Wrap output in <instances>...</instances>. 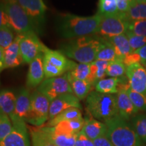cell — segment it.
<instances>
[{
  "mask_svg": "<svg viewBox=\"0 0 146 146\" xmlns=\"http://www.w3.org/2000/svg\"><path fill=\"white\" fill-rule=\"evenodd\" d=\"M102 16L98 13L92 16H79L72 14H63L56 20L58 33L68 39L94 35L97 34Z\"/></svg>",
  "mask_w": 146,
  "mask_h": 146,
  "instance_id": "6da1fadb",
  "label": "cell"
},
{
  "mask_svg": "<svg viewBox=\"0 0 146 146\" xmlns=\"http://www.w3.org/2000/svg\"><path fill=\"white\" fill-rule=\"evenodd\" d=\"M103 44L104 38L102 36H82L71 39L63 44L60 51L67 58L78 63L91 64L96 60L97 54Z\"/></svg>",
  "mask_w": 146,
  "mask_h": 146,
  "instance_id": "7a4b0ae2",
  "label": "cell"
},
{
  "mask_svg": "<svg viewBox=\"0 0 146 146\" xmlns=\"http://www.w3.org/2000/svg\"><path fill=\"white\" fill-rule=\"evenodd\" d=\"M104 123L107 126L106 135L114 146H141L142 141L131 124L119 115Z\"/></svg>",
  "mask_w": 146,
  "mask_h": 146,
  "instance_id": "3957f363",
  "label": "cell"
},
{
  "mask_svg": "<svg viewBox=\"0 0 146 146\" xmlns=\"http://www.w3.org/2000/svg\"><path fill=\"white\" fill-rule=\"evenodd\" d=\"M86 107L93 118L104 122L118 115L116 96L112 94L91 91L86 98Z\"/></svg>",
  "mask_w": 146,
  "mask_h": 146,
  "instance_id": "277c9868",
  "label": "cell"
},
{
  "mask_svg": "<svg viewBox=\"0 0 146 146\" xmlns=\"http://www.w3.org/2000/svg\"><path fill=\"white\" fill-rule=\"evenodd\" d=\"M10 28L16 35L36 34L31 22L17 0H3Z\"/></svg>",
  "mask_w": 146,
  "mask_h": 146,
  "instance_id": "5b68a950",
  "label": "cell"
},
{
  "mask_svg": "<svg viewBox=\"0 0 146 146\" xmlns=\"http://www.w3.org/2000/svg\"><path fill=\"white\" fill-rule=\"evenodd\" d=\"M50 101L37 90L31 94V106L26 122L36 127H41L48 121Z\"/></svg>",
  "mask_w": 146,
  "mask_h": 146,
  "instance_id": "8992f818",
  "label": "cell"
},
{
  "mask_svg": "<svg viewBox=\"0 0 146 146\" xmlns=\"http://www.w3.org/2000/svg\"><path fill=\"white\" fill-rule=\"evenodd\" d=\"M31 22L36 35L44 33L46 24L47 6L43 0H17Z\"/></svg>",
  "mask_w": 146,
  "mask_h": 146,
  "instance_id": "52a82bcc",
  "label": "cell"
},
{
  "mask_svg": "<svg viewBox=\"0 0 146 146\" xmlns=\"http://www.w3.org/2000/svg\"><path fill=\"white\" fill-rule=\"evenodd\" d=\"M129 21L126 20L123 13L104 16L100 23L97 34L102 37L110 38L125 34L128 30Z\"/></svg>",
  "mask_w": 146,
  "mask_h": 146,
  "instance_id": "ba28073f",
  "label": "cell"
},
{
  "mask_svg": "<svg viewBox=\"0 0 146 146\" xmlns=\"http://www.w3.org/2000/svg\"><path fill=\"white\" fill-rule=\"evenodd\" d=\"M36 90L47 97L50 102L62 94L72 93L66 74L58 77L45 78Z\"/></svg>",
  "mask_w": 146,
  "mask_h": 146,
  "instance_id": "9c48e42d",
  "label": "cell"
},
{
  "mask_svg": "<svg viewBox=\"0 0 146 146\" xmlns=\"http://www.w3.org/2000/svg\"><path fill=\"white\" fill-rule=\"evenodd\" d=\"M19 46L23 63L30 64L43 53L45 45L40 41L37 35L29 34L20 35Z\"/></svg>",
  "mask_w": 146,
  "mask_h": 146,
  "instance_id": "30bf717a",
  "label": "cell"
},
{
  "mask_svg": "<svg viewBox=\"0 0 146 146\" xmlns=\"http://www.w3.org/2000/svg\"><path fill=\"white\" fill-rule=\"evenodd\" d=\"M129 86L127 77L126 79L123 78V76L121 77L118 86V91L116 95L118 115L127 121L132 119L139 112L127 94V88Z\"/></svg>",
  "mask_w": 146,
  "mask_h": 146,
  "instance_id": "8fae6325",
  "label": "cell"
},
{
  "mask_svg": "<svg viewBox=\"0 0 146 146\" xmlns=\"http://www.w3.org/2000/svg\"><path fill=\"white\" fill-rule=\"evenodd\" d=\"M12 125V131L0 141V146H31L26 122L19 120Z\"/></svg>",
  "mask_w": 146,
  "mask_h": 146,
  "instance_id": "7c38bea8",
  "label": "cell"
},
{
  "mask_svg": "<svg viewBox=\"0 0 146 146\" xmlns=\"http://www.w3.org/2000/svg\"><path fill=\"white\" fill-rule=\"evenodd\" d=\"M126 76L129 86L133 91L146 96V71L141 64L127 66Z\"/></svg>",
  "mask_w": 146,
  "mask_h": 146,
  "instance_id": "4fadbf2b",
  "label": "cell"
},
{
  "mask_svg": "<svg viewBox=\"0 0 146 146\" xmlns=\"http://www.w3.org/2000/svg\"><path fill=\"white\" fill-rule=\"evenodd\" d=\"M70 108H77L81 110L82 108L80 100L74 94L67 93L57 97L50 102L49 120L52 119L60 113Z\"/></svg>",
  "mask_w": 146,
  "mask_h": 146,
  "instance_id": "5bb4252c",
  "label": "cell"
},
{
  "mask_svg": "<svg viewBox=\"0 0 146 146\" xmlns=\"http://www.w3.org/2000/svg\"><path fill=\"white\" fill-rule=\"evenodd\" d=\"M43 58V54L42 53L29 64L26 82L29 88L38 87L45 80Z\"/></svg>",
  "mask_w": 146,
  "mask_h": 146,
  "instance_id": "9a60e30c",
  "label": "cell"
},
{
  "mask_svg": "<svg viewBox=\"0 0 146 146\" xmlns=\"http://www.w3.org/2000/svg\"><path fill=\"white\" fill-rule=\"evenodd\" d=\"M43 54V60L63 70L65 73L69 72L76 64L74 61L68 59L60 50H52L47 46L45 47Z\"/></svg>",
  "mask_w": 146,
  "mask_h": 146,
  "instance_id": "2e32d148",
  "label": "cell"
},
{
  "mask_svg": "<svg viewBox=\"0 0 146 146\" xmlns=\"http://www.w3.org/2000/svg\"><path fill=\"white\" fill-rule=\"evenodd\" d=\"M31 99V95L28 89L22 88L19 91L16 96L14 119L12 121V123L19 120L26 122L30 109Z\"/></svg>",
  "mask_w": 146,
  "mask_h": 146,
  "instance_id": "e0dca14e",
  "label": "cell"
},
{
  "mask_svg": "<svg viewBox=\"0 0 146 146\" xmlns=\"http://www.w3.org/2000/svg\"><path fill=\"white\" fill-rule=\"evenodd\" d=\"M19 41L20 35H18L12 44L5 49L3 70L15 68L23 63V60L20 50Z\"/></svg>",
  "mask_w": 146,
  "mask_h": 146,
  "instance_id": "ac0fdd59",
  "label": "cell"
},
{
  "mask_svg": "<svg viewBox=\"0 0 146 146\" xmlns=\"http://www.w3.org/2000/svg\"><path fill=\"white\" fill-rule=\"evenodd\" d=\"M51 141L57 146H75L77 134L64 133L55 131L54 127H39Z\"/></svg>",
  "mask_w": 146,
  "mask_h": 146,
  "instance_id": "d6986e66",
  "label": "cell"
},
{
  "mask_svg": "<svg viewBox=\"0 0 146 146\" xmlns=\"http://www.w3.org/2000/svg\"><path fill=\"white\" fill-rule=\"evenodd\" d=\"M16 96L13 91L9 89L0 91V114H5L10 118L14 119Z\"/></svg>",
  "mask_w": 146,
  "mask_h": 146,
  "instance_id": "ffe728a7",
  "label": "cell"
},
{
  "mask_svg": "<svg viewBox=\"0 0 146 146\" xmlns=\"http://www.w3.org/2000/svg\"><path fill=\"white\" fill-rule=\"evenodd\" d=\"M90 139L94 141L96 139L106 135L107 133V126L105 123H102L94 118H85V125L82 129Z\"/></svg>",
  "mask_w": 146,
  "mask_h": 146,
  "instance_id": "44dd1931",
  "label": "cell"
},
{
  "mask_svg": "<svg viewBox=\"0 0 146 146\" xmlns=\"http://www.w3.org/2000/svg\"><path fill=\"white\" fill-rule=\"evenodd\" d=\"M106 39L114 46L118 60L123 61L127 55L133 52L129 40L125 34L120 35L110 38H106Z\"/></svg>",
  "mask_w": 146,
  "mask_h": 146,
  "instance_id": "7402d4cb",
  "label": "cell"
},
{
  "mask_svg": "<svg viewBox=\"0 0 146 146\" xmlns=\"http://www.w3.org/2000/svg\"><path fill=\"white\" fill-rule=\"evenodd\" d=\"M67 78L70 83L72 93L79 100L87 98L90 94L93 85L88 81L80 80L71 76L68 73H66Z\"/></svg>",
  "mask_w": 146,
  "mask_h": 146,
  "instance_id": "603a6c76",
  "label": "cell"
},
{
  "mask_svg": "<svg viewBox=\"0 0 146 146\" xmlns=\"http://www.w3.org/2000/svg\"><path fill=\"white\" fill-rule=\"evenodd\" d=\"M85 125V118H77L69 120H64L58 123L54 127V130L58 132L70 134H77L81 132Z\"/></svg>",
  "mask_w": 146,
  "mask_h": 146,
  "instance_id": "cb8c5ba5",
  "label": "cell"
},
{
  "mask_svg": "<svg viewBox=\"0 0 146 146\" xmlns=\"http://www.w3.org/2000/svg\"><path fill=\"white\" fill-rule=\"evenodd\" d=\"M109 62L96 60L90 64L91 73L89 82L93 86L100 80L104 78L106 76V70L108 66Z\"/></svg>",
  "mask_w": 146,
  "mask_h": 146,
  "instance_id": "d4e9b609",
  "label": "cell"
},
{
  "mask_svg": "<svg viewBox=\"0 0 146 146\" xmlns=\"http://www.w3.org/2000/svg\"><path fill=\"white\" fill-rule=\"evenodd\" d=\"M120 80L121 77L103 78L95 85L96 91L104 94H116L118 91Z\"/></svg>",
  "mask_w": 146,
  "mask_h": 146,
  "instance_id": "484cf974",
  "label": "cell"
},
{
  "mask_svg": "<svg viewBox=\"0 0 146 146\" xmlns=\"http://www.w3.org/2000/svg\"><path fill=\"white\" fill-rule=\"evenodd\" d=\"M83 118V116H82L81 109L77 108H70L60 113L52 119L49 120L47 123L46 127H53L64 120L77 119V118Z\"/></svg>",
  "mask_w": 146,
  "mask_h": 146,
  "instance_id": "4316f807",
  "label": "cell"
},
{
  "mask_svg": "<svg viewBox=\"0 0 146 146\" xmlns=\"http://www.w3.org/2000/svg\"><path fill=\"white\" fill-rule=\"evenodd\" d=\"M127 21L146 20V3L135 2L126 13H123Z\"/></svg>",
  "mask_w": 146,
  "mask_h": 146,
  "instance_id": "83f0119b",
  "label": "cell"
},
{
  "mask_svg": "<svg viewBox=\"0 0 146 146\" xmlns=\"http://www.w3.org/2000/svg\"><path fill=\"white\" fill-rule=\"evenodd\" d=\"M30 135L31 146H57L49 139L40 127L31 128Z\"/></svg>",
  "mask_w": 146,
  "mask_h": 146,
  "instance_id": "f1b7e54d",
  "label": "cell"
},
{
  "mask_svg": "<svg viewBox=\"0 0 146 146\" xmlns=\"http://www.w3.org/2000/svg\"><path fill=\"white\" fill-rule=\"evenodd\" d=\"M117 59V56L114 46L106 38H104L103 46L97 54L96 60L110 62Z\"/></svg>",
  "mask_w": 146,
  "mask_h": 146,
  "instance_id": "f546056e",
  "label": "cell"
},
{
  "mask_svg": "<svg viewBox=\"0 0 146 146\" xmlns=\"http://www.w3.org/2000/svg\"><path fill=\"white\" fill-rule=\"evenodd\" d=\"M131 125L140 139L146 143V115L137 114L131 119Z\"/></svg>",
  "mask_w": 146,
  "mask_h": 146,
  "instance_id": "4dcf8cb0",
  "label": "cell"
},
{
  "mask_svg": "<svg viewBox=\"0 0 146 146\" xmlns=\"http://www.w3.org/2000/svg\"><path fill=\"white\" fill-rule=\"evenodd\" d=\"M66 73L77 79L85 80V81H89L91 73L90 64L76 63L74 67Z\"/></svg>",
  "mask_w": 146,
  "mask_h": 146,
  "instance_id": "1f68e13d",
  "label": "cell"
},
{
  "mask_svg": "<svg viewBox=\"0 0 146 146\" xmlns=\"http://www.w3.org/2000/svg\"><path fill=\"white\" fill-rule=\"evenodd\" d=\"M127 66L120 60H115L109 62L106 70V76L112 78H120L126 74Z\"/></svg>",
  "mask_w": 146,
  "mask_h": 146,
  "instance_id": "d6a6232c",
  "label": "cell"
},
{
  "mask_svg": "<svg viewBox=\"0 0 146 146\" xmlns=\"http://www.w3.org/2000/svg\"><path fill=\"white\" fill-rule=\"evenodd\" d=\"M98 13L102 16L118 14L116 0H99Z\"/></svg>",
  "mask_w": 146,
  "mask_h": 146,
  "instance_id": "836d02e7",
  "label": "cell"
},
{
  "mask_svg": "<svg viewBox=\"0 0 146 146\" xmlns=\"http://www.w3.org/2000/svg\"><path fill=\"white\" fill-rule=\"evenodd\" d=\"M127 92L131 102L139 111H146V96L133 91L130 86L127 88Z\"/></svg>",
  "mask_w": 146,
  "mask_h": 146,
  "instance_id": "e575fe53",
  "label": "cell"
},
{
  "mask_svg": "<svg viewBox=\"0 0 146 146\" xmlns=\"http://www.w3.org/2000/svg\"><path fill=\"white\" fill-rule=\"evenodd\" d=\"M15 33L10 27L0 29V47L6 49L12 44L16 38Z\"/></svg>",
  "mask_w": 146,
  "mask_h": 146,
  "instance_id": "d590c367",
  "label": "cell"
},
{
  "mask_svg": "<svg viewBox=\"0 0 146 146\" xmlns=\"http://www.w3.org/2000/svg\"><path fill=\"white\" fill-rule=\"evenodd\" d=\"M127 31L136 35L146 36V20L129 21Z\"/></svg>",
  "mask_w": 146,
  "mask_h": 146,
  "instance_id": "8d00e7d4",
  "label": "cell"
},
{
  "mask_svg": "<svg viewBox=\"0 0 146 146\" xmlns=\"http://www.w3.org/2000/svg\"><path fill=\"white\" fill-rule=\"evenodd\" d=\"M125 35L127 36L133 52L137 50L138 49L146 45V36L136 35L128 31L126 32Z\"/></svg>",
  "mask_w": 146,
  "mask_h": 146,
  "instance_id": "74e56055",
  "label": "cell"
},
{
  "mask_svg": "<svg viewBox=\"0 0 146 146\" xmlns=\"http://www.w3.org/2000/svg\"><path fill=\"white\" fill-rule=\"evenodd\" d=\"M12 128L13 125L10 118L6 115L0 114V141L8 135Z\"/></svg>",
  "mask_w": 146,
  "mask_h": 146,
  "instance_id": "f35d334b",
  "label": "cell"
},
{
  "mask_svg": "<svg viewBox=\"0 0 146 146\" xmlns=\"http://www.w3.org/2000/svg\"><path fill=\"white\" fill-rule=\"evenodd\" d=\"M10 27L9 19L3 0H0V29Z\"/></svg>",
  "mask_w": 146,
  "mask_h": 146,
  "instance_id": "ab89813d",
  "label": "cell"
},
{
  "mask_svg": "<svg viewBox=\"0 0 146 146\" xmlns=\"http://www.w3.org/2000/svg\"><path fill=\"white\" fill-rule=\"evenodd\" d=\"M75 146H94V141L90 139L83 131L77 134Z\"/></svg>",
  "mask_w": 146,
  "mask_h": 146,
  "instance_id": "60d3db41",
  "label": "cell"
},
{
  "mask_svg": "<svg viewBox=\"0 0 146 146\" xmlns=\"http://www.w3.org/2000/svg\"><path fill=\"white\" fill-rule=\"evenodd\" d=\"M123 63L126 65V66L135 64H141V58L136 52H133L131 54L127 55L123 60Z\"/></svg>",
  "mask_w": 146,
  "mask_h": 146,
  "instance_id": "b9f144b4",
  "label": "cell"
},
{
  "mask_svg": "<svg viewBox=\"0 0 146 146\" xmlns=\"http://www.w3.org/2000/svg\"><path fill=\"white\" fill-rule=\"evenodd\" d=\"M135 2V0H116L118 12L126 13Z\"/></svg>",
  "mask_w": 146,
  "mask_h": 146,
  "instance_id": "7bdbcfd3",
  "label": "cell"
},
{
  "mask_svg": "<svg viewBox=\"0 0 146 146\" xmlns=\"http://www.w3.org/2000/svg\"><path fill=\"white\" fill-rule=\"evenodd\" d=\"M94 146H114L106 135L94 140Z\"/></svg>",
  "mask_w": 146,
  "mask_h": 146,
  "instance_id": "ee69618b",
  "label": "cell"
},
{
  "mask_svg": "<svg viewBox=\"0 0 146 146\" xmlns=\"http://www.w3.org/2000/svg\"><path fill=\"white\" fill-rule=\"evenodd\" d=\"M135 52L137 53L140 58H141V64L146 63V45H144L143 47H141V48L138 49L137 50L135 51Z\"/></svg>",
  "mask_w": 146,
  "mask_h": 146,
  "instance_id": "f6af8a7d",
  "label": "cell"
},
{
  "mask_svg": "<svg viewBox=\"0 0 146 146\" xmlns=\"http://www.w3.org/2000/svg\"><path fill=\"white\" fill-rule=\"evenodd\" d=\"M4 49L0 47V70L2 71L4 64Z\"/></svg>",
  "mask_w": 146,
  "mask_h": 146,
  "instance_id": "bcb514c9",
  "label": "cell"
},
{
  "mask_svg": "<svg viewBox=\"0 0 146 146\" xmlns=\"http://www.w3.org/2000/svg\"><path fill=\"white\" fill-rule=\"evenodd\" d=\"M135 1L138 3H146V0H135Z\"/></svg>",
  "mask_w": 146,
  "mask_h": 146,
  "instance_id": "7dc6e473",
  "label": "cell"
},
{
  "mask_svg": "<svg viewBox=\"0 0 146 146\" xmlns=\"http://www.w3.org/2000/svg\"><path fill=\"white\" fill-rule=\"evenodd\" d=\"M143 66V67L144 68H145V71H146V63H145V64H142Z\"/></svg>",
  "mask_w": 146,
  "mask_h": 146,
  "instance_id": "c3c4849f",
  "label": "cell"
},
{
  "mask_svg": "<svg viewBox=\"0 0 146 146\" xmlns=\"http://www.w3.org/2000/svg\"><path fill=\"white\" fill-rule=\"evenodd\" d=\"M1 70H0V73H1Z\"/></svg>",
  "mask_w": 146,
  "mask_h": 146,
  "instance_id": "681fc988",
  "label": "cell"
}]
</instances>
